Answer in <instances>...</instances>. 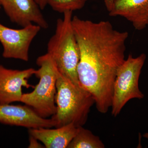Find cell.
Instances as JSON below:
<instances>
[{
    "mask_svg": "<svg viewBox=\"0 0 148 148\" xmlns=\"http://www.w3.org/2000/svg\"><path fill=\"white\" fill-rule=\"evenodd\" d=\"M72 24L79 50V80L92 95L98 112L106 114L112 106L117 72L125 60L129 34L116 30L108 21L95 22L75 16Z\"/></svg>",
    "mask_w": 148,
    "mask_h": 148,
    "instance_id": "obj_1",
    "label": "cell"
},
{
    "mask_svg": "<svg viewBox=\"0 0 148 148\" xmlns=\"http://www.w3.org/2000/svg\"><path fill=\"white\" fill-rule=\"evenodd\" d=\"M63 14L64 18L57 19L55 33L48 42L47 53L62 75L76 86L83 87L77 73L80 53L72 24L73 12Z\"/></svg>",
    "mask_w": 148,
    "mask_h": 148,
    "instance_id": "obj_2",
    "label": "cell"
},
{
    "mask_svg": "<svg viewBox=\"0 0 148 148\" xmlns=\"http://www.w3.org/2000/svg\"><path fill=\"white\" fill-rule=\"evenodd\" d=\"M55 103L56 111L51 117L55 127L73 123L83 126L87 121L95 101L91 94L83 87H77L59 72L56 80Z\"/></svg>",
    "mask_w": 148,
    "mask_h": 148,
    "instance_id": "obj_3",
    "label": "cell"
},
{
    "mask_svg": "<svg viewBox=\"0 0 148 148\" xmlns=\"http://www.w3.org/2000/svg\"><path fill=\"white\" fill-rule=\"evenodd\" d=\"M36 64L39 69L35 75L39 82L33 91L23 94L20 102L32 108L41 117L48 118L56 112L55 97L58 71L47 53L38 57Z\"/></svg>",
    "mask_w": 148,
    "mask_h": 148,
    "instance_id": "obj_4",
    "label": "cell"
},
{
    "mask_svg": "<svg viewBox=\"0 0 148 148\" xmlns=\"http://www.w3.org/2000/svg\"><path fill=\"white\" fill-rule=\"evenodd\" d=\"M146 58L144 53L137 57L129 54L119 68L114 83L111 107L113 116H117L131 99L144 98V94L139 88V80Z\"/></svg>",
    "mask_w": 148,
    "mask_h": 148,
    "instance_id": "obj_5",
    "label": "cell"
},
{
    "mask_svg": "<svg viewBox=\"0 0 148 148\" xmlns=\"http://www.w3.org/2000/svg\"><path fill=\"white\" fill-rule=\"evenodd\" d=\"M41 29L38 25L32 24L21 29H14L0 23V42L3 47V57L29 61L30 45Z\"/></svg>",
    "mask_w": 148,
    "mask_h": 148,
    "instance_id": "obj_6",
    "label": "cell"
},
{
    "mask_svg": "<svg viewBox=\"0 0 148 148\" xmlns=\"http://www.w3.org/2000/svg\"><path fill=\"white\" fill-rule=\"evenodd\" d=\"M36 72L33 68L12 70L0 65V104L21 102L22 87H32L28 80Z\"/></svg>",
    "mask_w": 148,
    "mask_h": 148,
    "instance_id": "obj_7",
    "label": "cell"
},
{
    "mask_svg": "<svg viewBox=\"0 0 148 148\" xmlns=\"http://www.w3.org/2000/svg\"><path fill=\"white\" fill-rule=\"evenodd\" d=\"M0 5L11 21L22 28L32 24L41 29L48 28L36 0H0Z\"/></svg>",
    "mask_w": 148,
    "mask_h": 148,
    "instance_id": "obj_8",
    "label": "cell"
},
{
    "mask_svg": "<svg viewBox=\"0 0 148 148\" xmlns=\"http://www.w3.org/2000/svg\"><path fill=\"white\" fill-rule=\"evenodd\" d=\"M0 123L29 129L55 127L51 118L41 117L29 106L10 104H0Z\"/></svg>",
    "mask_w": 148,
    "mask_h": 148,
    "instance_id": "obj_9",
    "label": "cell"
},
{
    "mask_svg": "<svg viewBox=\"0 0 148 148\" xmlns=\"http://www.w3.org/2000/svg\"><path fill=\"white\" fill-rule=\"evenodd\" d=\"M109 14L124 17L141 31L148 26V0H114Z\"/></svg>",
    "mask_w": 148,
    "mask_h": 148,
    "instance_id": "obj_10",
    "label": "cell"
},
{
    "mask_svg": "<svg viewBox=\"0 0 148 148\" xmlns=\"http://www.w3.org/2000/svg\"><path fill=\"white\" fill-rule=\"evenodd\" d=\"M29 128V135L43 143L46 148H67L76 135L78 127L71 123L55 129Z\"/></svg>",
    "mask_w": 148,
    "mask_h": 148,
    "instance_id": "obj_11",
    "label": "cell"
},
{
    "mask_svg": "<svg viewBox=\"0 0 148 148\" xmlns=\"http://www.w3.org/2000/svg\"><path fill=\"white\" fill-rule=\"evenodd\" d=\"M104 148L105 145L99 137L83 126L78 127L76 135L67 147V148Z\"/></svg>",
    "mask_w": 148,
    "mask_h": 148,
    "instance_id": "obj_12",
    "label": "cell"
},
{
    "mask_svg": "<svg viewBox=\"0 0 148 148\" xmlns=\"http://www.w3.org/2000/svg\"><path fill=\"white\" fill-rule=\"evenodd\" d=\"M88 0H47V5L57 12L64 13L83 8Z\"/></svg>",
    "mask_w": 148,
    "mask_h": 148,
    "instance_id": "obj_13",
    "label": "cell"
},
{
    "mask_svg": "<svg viewBox=\"0 0 148 148\" xmlns=\"http://www.w3.org/2000/svg\"><path fill=\"white\" fill-rule=\"evenodd\" d=\"M38 140H37L34 137L31 135H29V144L28 147L30 148H44L41 144L38 142ZM45 147V146H44Z\"/></svg>",
    "mask_w": 148,
    "mask_h": 148,
    "instance_id": "obj_14",
    "label": "cell"
},
{
    "mask_svg": "<svg viewBox=\"0 0 148 148\" xmlns=\"http://www.w3.org/2000/svg\"><path fill=\"white\" fill-rule=\"evenodd\" d=\"M114 0H104L105 6L108 11L110 12L112 7Z\"/></svg>",
    "mask_w": 148,
    "mask_h": 148,
    "instance_id": "obj_15",
    "label": "cell"
},
{
    "mask_svg": "<svg viewBox=\"0 0 148 148\" xmlns=\"http://www.w3.org/2000/svg\"><path fill=\"white\" fill-rule=\"evenodd\" d=\"M36 1L41 10L44 9L47 5V0H36Z\"/></svg>",
    "mask_w": 148,
    "mask_h": 148,
    "instance_id": "obj_16",
    "label": "cell"
},
{
    "mask_svg": "<svg viewBox=\"0 0 148 148\" xmlns=\"http://www.w3.org/2000/svg\"><path fill=\"white\" fill-rule=\"evenodd\" d=\"M144 138H146V139H148V132L145 133L143 135Z\"/></svg>",
    "mask_w": 148,
    "mask_h": 148,
    "instance_id": "obj_17",
    "label": "cell"
}]
</instances>
